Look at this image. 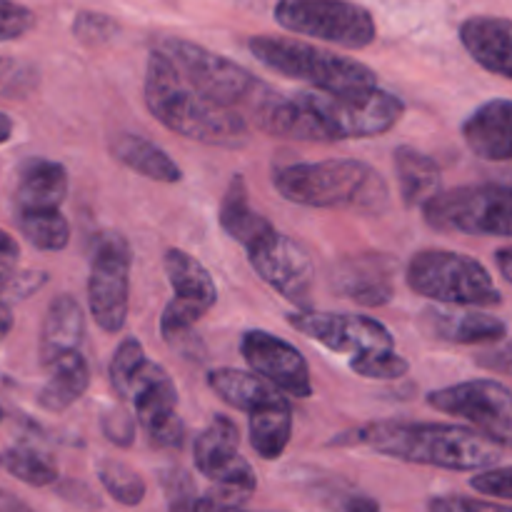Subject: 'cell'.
Segmentation results:
<instances>
[{"mask_svg":"<svg viewBox=\"0 0 512 512\" xmlns=\"http://www.w3.org/2000/svg\"><path fill=\"white\" fill-rule=\"evenodd\" d=\"M495 265H498L500 275L512 285V243L495 250Z\"/></svg>","mask_w":512,"mask_h":512,"instance_id":"f6af8a7d","label":"cell"},{"mask_svg":"<svg viewBox=\"0 0 512 512\" xmlns=\"http://www.w3.org/2000/svg\"><path fill=\"white\" fill-rule=\"evenodd\" d=\"M245 253H248V260L255 273L275 293H280L285 300L298 305L300 310H310V303H313L315 268L303 245H298L293 238H288L278 228H273L263 238L255 240Z\"/></svg>","mask_w":512,"mask_h":512,"instance_id":"5bb4252c","label":"cell"},{"mask_svg":"<svg viewBox=\"0 0 512 512\" xmlns=\"http://www.w3.org/2000/svg\"><path fill=\"white\" fill-rule=\"evenodd\" d=\"M45 283H48V273H43V270H23V273H13L5 283H0V298L8 300V303L25 300L33 293H38Z\"/></svg>","mask_w":512,"mask_h":512,"instance_id":"ab89813d","label":"cell"},{"mask_svg":"<svg viewBox=\"0 0 512 512\" xmlns=\"http://www.w3.org/2000/svg\"><path fill=\"white\" fill-rule=\"evenodd\" d=\"M395 173H398L400 198L408 208H425L435 195L443 193L440 165L413 145H400L395 150Z\"/></svg>","mask_w":512,"mask_h":512,"instance_id":"484cf974","label":"cell"},{"mask_svg":"<svg viewBox=\"0 0 512 512\" xmlns=\"http://www.w3.org/2000/svg\"><path fill=\"white\" fill-rule=\"evenodd\" d=\"M240 353L253 373L268 380L288 398L308 400L313 395L308 360L288 340L268 330H245L240 338Z\"/></svg>","mask_w":512,"mask_h":512,"instance_id":"2e32d148","label":"cell"},{"mask_svg":"<svg viewBox=\"0 0 512 512\" xmlns=\"http://www.w3.org/2000/svg\"><path fill=\"white\" fill-rule=\"evenodd\" d=\"M250 445L263 460H278L288 450L293 438V405L280 398L265 408L255 410L248 418Z\"/></svg>","mask_w":512,"mask_h":512,"instance_id":"f1b7e54d","label":"cell"},{"mask_svg":"<svg viewBox=\"0 0 512 512\" xmlns=\"http://www.w3.org/2000/svg\"><path fill=\"white\" fill-rule=\"evenodd\" d=\"M0 423H3V408H0Z\"/></svg>","mask_w":512,"mask_h":512,"instance_id":"681fc988","label":"cell"},{"mask_svg":"<svg viewBox=\"0 0 512 512\" xmlns=\"http://www.w3.org/2000/svg\"><path fill=\"white\" fill-rule=\"evenodd\" d=\"M248 48L265 68L288 75V78L305 80L320 93L350 95L378 88V75L368 65L330 53V50L315 48L303 40L255 35L248 40Z\"/></svg>","mask_w":512,"mask_h":512,"instance_id":"5b68a950","label":"cell"},{"mask_svg":"<svg viewBox=\"0 0 512 512\" xmlns=\"http://www.w3.org/2000/svg\"><path fill=\"white\" fill-rule=\"evenodd\" d=\"M470 153L490 163H512V100L493 98L480 103L463 123Z\"/></svg>","mask_w":512,"mask_h":512,"instance_id":"ffe728a7","label":"cell"},{"mask_svg":"<svg viewBox=\"0 0 512 512\" xmlns=\"http://www.w3.org/2000/svg\"><path fill=\"white\" fill-rule=\"evenodd\" d=\"M420 328L430 338L453 345H493L508 335L505 320L478 308H445L430 305L420 313Z\"/></svg>","mask_w":512,"mask_h":512,"instance_id":"d6986e66","label":"cell"},{"mask_svg":"<svg viewBox=\"0 0 512 512\" xmlns=\"http://www.w3.org/2000/svg\"><path fill=\"white\" fill-rule=\"evenodd\" d=\"M430 512H512L510 505L490 503V500H475V498H460V495H450V498H433L428 503Z\"/></svg>","mask_w":512,"mask_h":512,"instance_id":"60d3db41","label":"cell"},{"mask_svg":"<svg viewBox=\"0 0 512 512\" xmlns=\"http://www.w3.org/2000/svg\"><path fill=\"white\" fill-rule=\"evenodd\" d=\"M35 28L33 10L15 0H0V43L23 38Z\"/></svg>","mask_w":512,"mask_h":512,"instance_id":"d590c367","label":"cell"},{"mask_svg":"<svg viewBox=\"0 0 512 512\" xmlns=\"http://www.w3.org/2000/svg\"><path fill=\"white\" fill-rule=\"evenodd\" d=\"M98 480L105 488V493L115 500V503L125 505V508H135L145 500V480L138 470L130 465L120 463V460L105 458L98 463Z\"/></svg>","mask_w":512,"mask_h":512,"instance_id":"1f68e13d","label":"cell"},{"mask_svg":"<svg viewBox=\"0 0 512 512\" xmlns=\"http://www.w3.org/2000/svg\"><path fill=\"white\" fill-rule=\"evenodd\" d=\"M343 512H383L380 505L368 495H353L343 503Z\"/></svg>","mask_w":512,"mask_h":512,"instance_id":"7bdbcfd3","label":"cell"},{"mask_svg":"<svg viewBox=\"0 0 512 512\" xmlns=\"http://www.w3.org/2000/svg\"><path fill=\"white\" fill-rule=\"evenodd\" d=\"M350 370L368 380H400L410 373V363L395 348L370 350L350 358Z\"/></svg>","mask_w":512,"mask_h":512,"instance_id":"d6a6232c","label":"cell"},{"mask_svg":"<svg viewBox=\"0 0 512 512\" xmlns=\"http://www.w3.org/2000/svg\"><path fill=\"white\" fill-rule=\"evenodd\" d=\"M428 405L438 413L463 418L490 443L512 450V390L498 380H465L433 390Z\"/></svg>","mask_w":512,"mask_h":512,"instance_id":"4fadbf2b","label":"cell"},{"mask_svg":"<svg viewBox=\"0 0 512 512\" xmlns=\"http://www.w3.org/2000/svg\"><path fill=\"white\" fill-rule=\"evenodd\" d=\"M208 388L218 395L223 403L230 408L240 410V413H255V410L265 408V405L275 403L288 395L280 393L275 385L260 378L253 370H238V368H215L208 373Z\"/></svg>","mask_w":512,"mask_h":512,"instance_id":"cb8c5ba5","label":"cell"},{"mask_svg":"<svg viewBox=\"0 0 512 512\" xmlns=\"http://www.w3.org/2000/svg\"><path fill=\"white\" fill-rule=\"evenodd\" d=\"M288 323L305 338L315 340L333 353L360 355L370 350L395 348L393 333L380 320L368 315L325 313V310H295Z\"/></svg>","mask_w":512,"mask_h":512,"instance_id":"9a60e30c","label":"cell"},{"mask_svg":"<svg viewBox=\"0 0 512 512\" xmlns=\"http://www.w3.org/2000/svg\"><path fill=\"white\" fill-rule=\"evenodd\" d=\"M13 330V308H10L8 300L0 298V340Z\"/></svg>","mask_w":512,"mask_h":512,"instance_id":"bcb514c9","label":"cell"},{"mask_svg":"<svg viewBox=\"0 0 512 512\" xmlns=\"http://www.w3.org/2000/svg\"><path fill=\"white\" fill-rule=\"evenodd\" d=\"M0 468L30 488H48L58 480L60 470L50 455L28 445H13L0 453Z\"/></svg>","mask_w":512,"mask_h":512,"instance_id":"f546056e","label":"cell"},{"mask_svg":"<svg viewBox=\"0 0 512 512\" xmlns=\"http://www.w3.org/2000/svg\"><path fill=\"white\" fill-rule=\"evenodd\" d=\"M405 280L413 293L453 308H495L503 303L483 263L455 250H420L410 258Z\"/></svg>","mask_w":512,"mask_h":512,"instance_id":"8992f818","label":"cell"},{"mask_svg":"<svg viewBox=\"0 0 512 512\" xmlns=\"http://www.w3.org/2000/svg\"><path fill=\"white\" fill-rule=\"evenodd\" d=\"M398 260L388 253H360L333 268V288L365 308L388 305L395 295Z\"/></svg>","mask_w":512,"mask_h":512,"instance_id":"ac0fdd59","label":"cell"},{"mask_svg":"<svg viewBox=\"0 0 512 512\" xmlns=\"http://www.w3.org/2000/svg\"><path fill=\"white\" fill-rule=\"evenodd\" d=\"M193 463L198 473L213 485L243 490L250 495L258 488L253 465L240 455L238 425L228 415H215L208 428L195 438Z\"/></svg>","mask_w":512,"mask_h":512,"instance_id":"e0dca14e","label":"cell"},{"mask_svg":"<svg viewBox=\"0 0 512 512\" xmlns=\"http://www.w3.org/2000/svg\"><path fill=\"white\" fill-rule=\"evenodd\" d=\"M68 198V170L58 160L28 158L18 168L15 183V213L30 210H60Z\"/></svg>","mask_w":512,"mask_h":512,"instance_id":"603a6c76","label":"cell"},{"mask_svg":"<svg viewBox=\"0 0 512 512\" xmlns=\"http://www.w3.org/2000/svg\"><path fill=\"white\" fill-rule=\"evenodd\" d=\"M165 495H168L170 512H193L198 503V493H195L193 478L185 470L175 468L163 473Z\"/></svg>","mask_w":512,"mask_h":512,"instance_id":"8d00e7d4","label":"cell"},{"mask_svg":"<svg viewBox=\"0 0 512 512\" xmlns=\"http://www.w3.org/2000/svg\"><path fill=\"white\" fill-rule=\"evenodd\" d=\"M110 385L133 405L140 428L158 448H183L185 423L178 415V388L163 365L153 363L138 338H125L110 358Z\"/></svg>","mask_w":512,"mask_h":512,"instance_id":"277c9868","label":"cell"},{"mask_svg":"<svg viewBox=\"0 0 512 512\" xmlns=\"http://www.w3.org/2000/svg\"><path fill=\"white\" fill-rule=\"evenodd\" d=\"M333 445H365L388 458L443 470H488L500 460L498 445L478 430L453 423H368L338 435Z\"/></svg>","mask_w":512,"mask_h":512,"instance_id":"6da1fadb","label":"cell"},{"mask_svg":"<svg viewBox=\"0 0 512 512\" xmlns=\"http://www.w3.org/2000/svg\"><path fill=\"white\" fill-rule=\"evenodd\" d=\"M143 95L150 115L183 138L213 148H243L248 143V120L195 93L158 48L148 55Z\"/></svg>","mask_w":512,"mask_h":512,"instance_id":"7a4b0ae2","label":"cell"},{"mask_svg":"<svg viewBox=\"0 0 512 512\" xmlns=\"http://www.w3.org/2000/svg\"><path fill=\"white\" fill-rule=\"evenodd\" d=\"M50 378L38 390V405L48 413H63L78 403L90 388V365L80 353L65 355L50 365Z\"/></svg>","mask_w":512,"mask_h":512,"instance_id":"83f0119b","label":"cell"},{"mask_svg":"<svg viewBox=\"0 0 512 512\" xmlns=\"http://www.w3.org/2000/svg\"><path fill=\"white\" fill-rule=\"evenodd\" d=\"M163 268L173 288V300L160 315V335L173 348H183L185 340H193L198 320L218 303V288L208 268L183 248L165 250Z\"/></svg>","mask_w":512,"mask_h":512,"instance_id":"7c38bea8","label":"cell"},{"mask_svg":"<svg viewBox=\"0 0 512 512\" xmlns=\"http://www.w3.org/2000/svg\"><path fill=\"white\" fill-rule=\"evenodd\" d=\"M158 50L178 68L195 93L220 108L235 110L238 105H250L263 88V83L243 65L190 40L165 38Z\"/></svg>","mask_w":512,"mask_h":512,"instance_id":"ba28073f","label":"cell"},{"mask_svg":"<svg viewBox=\"0 0 512 512\" xmlns=\"http://www.w3.org/2000/svg\"><path fill=\"white\" fill-rule=\"evenodd\" d=\"M475 363L480 368L490 370V373H498V375H510L512 378V343L498 345V348H490V350H480L475 355Z\"/></svg>","mask_w":512,"mask_h":512,"instance_id":"b9f144b4","label":"cell"},{"mask_svg":"<svg viewBox=\"0 0 512 512\" xmlns=\"http://www.w3.org/2000/svg\"><path fill=\"white\" fill-rule=\"evenodd\" d=\"M470 485H473V490H478L480 495H488V498L512 500V465L480 470V473L470 480Z\"/></svg>","mask_w":512,"mask_h":512,"instance_id":"f35d334b","label":"cell"},{"mask_svg":"<svg viewBox=\"0 0 512 512\" xmlns=\"http://www.w3.org/2000/svg\"><path fill=\"white\" fill-rule=\"evenodd\" d=\"M298 95L318 115L333 143L335 140L375 138V135H383L388 130H393L405 115L403 100L383 88L350 95L303 90Z\"/></svg>","mask_w":512,"mask_h":512,"instance_id":"30bf717a","label":"cell"},{"mask_svg":"<svg viewBox=\"0 0 512 512\" xmlns=\"http://www.w3.org/2000/svg\"><path fill=\"white\" fill-rule=\"evenodd\" d=\"M273 185L288 203L305 208H340L380 215L390 205V188L373 165L353 158L290 163L273 173Z\"/></svg>","mask_w":512,"mask_h":512,"instance_id":"3957f363","label":"cell"},{"mask_svg":"<svg viewBox=\"0 0 512 512\" xmlns=\"http://www.w3.org/2000/svg\"><path fill=\"white\" fill-rule=\"evenodd\" d=\"M218 223L220 228H223L235 243L243 245L245 250H248L255 240H260L265 233H270V230L275 228L265 215L253 210L248 185H245L243 175H233V180H230L228 190H225L223 200H220Z\"/></svg>","mask_w":512,"mask_h":512,"instance_id":"4316f807","label":"cell"},{"mask_svg":"<svg viewBox=\"0 0 512 512\" xmlns=\"http://www.w3.org/2000/svg\"><path fill=\"white\" fill-rule=\"evenodd\" d=\"M118 30L120 25L110 15L95 13V10H80L73 20V35L90 48L110 43L118 35Z\"/></svg>","mask_w":512,"mask_h":512,"instance_id":"e575fe53","label":"cell"},{"mask_svg":"<svg viewBox=\"0 0 512 512\" xmlns=\"http://www.w3.org/2000/svg\"><path fill=\"white\" fill-rule=\"evenodd\" d=\"M460 43L480 68L512 80V20L473 15L460 25Z\"/></svg>","mask_w":512,"mask_h":512,"instance_id":"44dd1931","label":"cell"},{"mask_svg":"<svg viewBox=\"0 0 512 512\" xmlns=\"http://www.w3.org/2000/svg\"><path fill=\"white\" fill-rule=\"evenodd\" d=\"M13 120H10V115H5V113H0V145L3 143H8L10 140V135H13Z\"/></svg>","mask_w":512,"mask_h":512,"instance_id":"7dc6e473","label":"cell"},{"mask_svg":"<svg viewBox=\"0 0 512 512\" xmlns=\"http://www.w3.org/2000/svg\"><path fill=\"white\" fill-rule=\"evenodd\" d=\"M423 215L440 233L512 238V185L480 183L443 190L425 205Z\"/></svg>","mask_w":512,"mask_h":512,"instance_id":"52a82bcc","label":"cell"},{"mask_svg":"<svg viewBox=\"0 0 512 512\" xmlns=\"http://www.w3.org/2000/svg\"><path fill=\"white\" fill-rule=\"evenodd\" d=\"M273 15L290 33L348 50L368 48L378 35L373 13L353 0H278Z\"/></svg>","mask_w":512,"mask_h":512,"instance_id":"8fae6325","label":"cell"},{"mask_svg":"<svg viewBox=\"0 0 512 512\" xmlns=\"http://www.w3.org/2000/svg\"><path fill=\"white\" fill-rule=\"evenodd\" d=\"M238 512H248V510H238Z\"/></svg>","mask_w":512,"mask_h":512,"instance_id":"f907efd6","label":"cell"},{"mask_svg":"<svg viewBox=\"0 0 512 512\" xmlns=\"http://www.w3.org/2000/svg\"><path fill=\"white\" fill-rule=\"evenodd\" d=\"M135 433H138V418L123 405L103 415V435L118 448H130L135 443Z\"/></svg>","mask_w":512,"mask_h":512,"instance_id":"74e56055","label":"cell"},{"mask_svg":"<svg viewBox=\"0 0 512 512\" xmlns=\"http://www.w3.org/2000/svg\"><path fill=\"white\" fill-rule=\"evenodd\" d=\"M13 273H15V263H13V260L0 258V283H5V280H8Z\"/></svg>","mask_w":512,"mask_h":512,"instance_id":"c3c4849f","label":"cell"},{"mask_svg":"<svg viewBox=\"0 0 512 512\" xmlns=\"http://www.w3.org/2000/svg\"><path fill=\"white\" fill-rule=\"evenodd\" d=\"M15 225L33 248L55 250L68 248L70 223L60 210H30V213H15Z\"/></svg>","mask_w":512,"mask_h":512,"instance_id":"4dcf8cb0","label":"cell"},{"mask_svg":"<svg viewBox=\"0 0 512 512\" xmlns=\"http://www.w3.org/2000/svg\"><path fill=\"white\" fill-rule=\"evenodd\" d=\"M110 155L118 160L125 168L135 170V173L145 175L148 180L155 183H180L183 180V168L165 153L163 148H158L155 143H150L148 138L135 133H120L110 140Z\"/></svg>","mask_w":512,"mask_h":512,"instance_id":"d4e9b609","label":"cell"},{"mask_svg":"<svg viewBox=\"0 0 512 512\" xmlns=\"http://www.w3.org/2000/svg\"><path fill=\"white\" fill-rule=\"evenodd\" d=\"M0 258H8V260H13V263H18V258H20L18 240H15L13 235L3 228H0Z\"/></svg>","mask_w":512,"mask_h":512,"instance_id":"ee69618b","label":"cell"},{"mask_svg":"<svg viewBox=\"0 0 512 512\" xmlns=\"http://www.w3.org/2000/svg\"><path fill=\"white\" fill-rule=\"evenodd\" d=\"M40 73L33 63L0 55V98L25 100L38 90Z\"/></svg>","mask_w":512,"mask_h":512,"instance_id":"836d02e7","label":"cell"},{"mask_svg":"<svg viewBox=\"0 0 512 512\" xmlns=\"http://www.w3.org/2000/svg\"><path fill=\"white\" fill-rule=\"evenodd\" d=\"M85 338V313L73 295L63 293L53 298L40 325L38 355L43 368H50L65 355L80 353Z\"/></svg>","mask_w":512,"mask_h":512,"instance_id":"7402d4cb","label":"cell"},{"mask_svg":"<svg viewBox=\"0 0 512 512\" xmlns=\"http://www.w3.org/2000/svg\"><path fill=\"white\" fill-rule=\"evenodd\" d=\"M133 248L118 230H103L90 245L88 308L105 333H120L128 323Z\"/></svg>","mask_w":512,"mask_h":512,"instance_id":"9c48e42d","label":"cell"}]
</instances>
